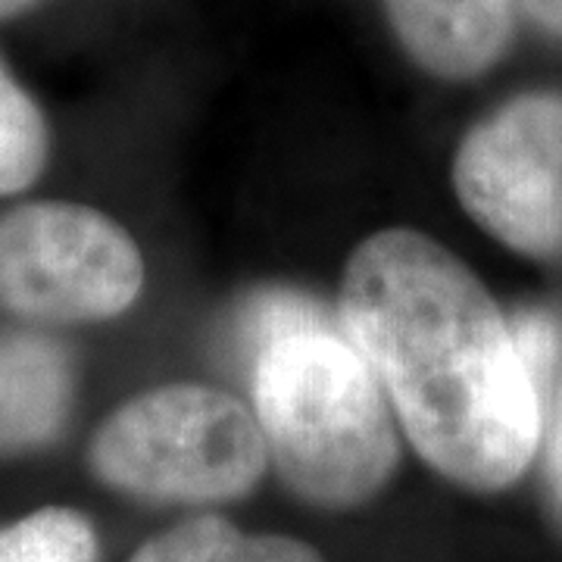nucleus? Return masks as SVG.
I'll list each match as a JSON object with an SVG mask.
<instances>
[{
	"label": "nucleus",
	"instance_id": "4",
	"mask_svg": "<svg viewBox=\"0 0 562 562\" xmlns=\"http://www.w3.org/2000/svg\"><path fill=\"white\" fill-rule=\"evenodd\" d=\"M144 284L135 241L81 203H25L0 216V306L38 322L125 313Z\"/></svg>",
	"mask_w": 562,
	"mask_h": 562
},
{
	"label": "nucleus",
	"instance_id": "5",
	"mask_svg": "<svg viewBox=\"0 0 562 562\" xmlns=\"http://www.w3.org/2000/svg\"><path fill=\"white\" fill-rule=\"evenodd\" d=\"M469 216L528 257L562 254V98L525 94L462 140L453 166Z\"/></svg>",
	"mask_w": 562,
	"mask_h": 562
},
{
	"label": "nucleus",
	"instance_id": "11",
	"mask_svg": "<svg viewBox=\"0 0 562 562\" xmlns=\"http://www.w3.org/2000/svg\"><path fill=\"white\" fill-rule=\"evenodd\" d=\"M316 328H331L328 316L319 313L316 303L291 291H266L244 310V344L250 347L254 357L272 344Z\"/></svg>",
	"mask_w": 562,
	"mask_h": 562
},
{
	"label": "nucleus",
	"instance_id": "8",
	"mask_svg": "<svg viewBox=\"0 0 562 562\" xmlns=\"http://www.w3.org/2000/svg\"><path fill=\"white\" fill-rule=\"evenodd\" d=\"M132 562H322L301 541L281 535H241L216 516H201L147 541Z\"/></svg>",
	"mask_w": 562,
	"mask_h": 562
},
{
	"label": "nucleus",
	"instance_id": "6",
	"mask_svg": "<svg viewBox=\"0 0 562 562\" xmlns=\"http://www.w3.org/2000/svg\"><path fill=\"white\" fill-rule=\"evenodd\" d=\"M384 7L413 60L441 79L484 72L513 35V0H384Z\"/></svg>",
	"mask_w": 562,
	"mask_h": 562
},
{
	"label": "nucleus",
	"instance_id": "9",
	"mask_svg": "<svg viewBox=\"0 0 562 562\" xmlns=\"http://www.w3.org/2000/svg\"><path fill=\"white\" fill-rule=\"evenodd\" d=\"M47 162V125L38 103L0 63V198L29 188Z\"/></svg>",
	"mask_w": 562,
	"mask_h": 562
},
{
	"label": "nucleus",
	"instance_id": "12",
	"mask_svg": "<svg viewBox=\"0 0 562 562\" xmlns=\"http://www.w3.org/2000/svg\"><path fill=\"white\" fill-rule=\"evenodd\" d=\"M513 335H516L525 366L531 369L535 382L541 384V391L547 394V382H550V372L557 366V350H560V335L553 322L541 313H522L513 322Z\"/></svg>",
	"mask_w": 562,
	"mask_h": 562
},
{
	"label": "nucleus",
	"instance_id": "7",
	"mask_svg": "<svg viewBox=\"0 0 562 562\" xmlns=\"http://www.w3.org/2000/svg\"><path fill=\"white\" fill-rule=\"evenodd\" d=\"M72 403V362L60 344L0 335V453H16L57 438Z\"/></svg>",
	"mask_w": 562,
	"mask_h": 562
},
{
	"label": "nucleus",
	"instance_id": "14",
	"mask_svg": "<svg viewBox=\"0 0 562 562\" xmlns=\"http://www.w3.org/2000/svg\"><path fill=\"white\" fill-rule=\"evenodd\" d=\"M38 0H0V22L10 20V16H20L29 7H35Z\"/></svg>",
	"mask_w": 562,
	"mask_h": 562
},
{
	"label": "nucleus",
	"instance_id": "2",
	"mask_svg": "<svg viewBox=\"0 0 562 562\" xmlns=\"http://www.w3.org/2000/svg\"><path fill=\"white\" fill-rule=\"evenodd\" d=\"M257 419L284 482L322 506H357L397 465L394 419L357 344L316 328L254 357Z\"/></svg>",
	"mask_w": 562,
	"mask_h": 562
},
{
	"label": "nucleus",
	"instance_id": "3",
	"mask_svg": "<svg viewBox=\"0 0 562 562\" xmlns=\"http://www.w3.org/2000/svg\"><path fill=\"white\" fill-rule=\"evenodd\" d=\"M269 460L260 419L241 401L172 384L147 391L103 422L91 465L103 482L150 501L241 497Z\"/></svg>",
	"mask_w": 562,
	"mask_h": 562
},
{
	"label": "nucleus",
	"instance_id": "13",
	"mask_svg": "<svg viewBox=\"0 0 562 562\" xmlns=\"http://www.w3.org/2000/svg\"><path fill=\"white\" fill-rule=\"evenodd\" d=\"M547 479H550L553 501L562 513V387L553 406V419H550V438H547Z\"/></svg>",
	"mask_w": 562,
	"mask_h": 562
},
{
	"label": "nucleus",
	"instance_id": "1",
	"mask_svg": "<svg viewBox=\"0 0 562 562\" xmlns=\"http://www.w3.org/2000/svg\"><path fill=\"white\" fill-rule=\"evenodd\" d=\"M341 310L425 462L472 491L522 475L541 443L547 394L513 322L450 250L409 228L369 238L350 257Z\"/></svg>",
	"mask_w": 562,
	"mask_h": 562
},
{
	"label": "nucleus",
	"instance_id": "10",
	"mask_svg": "<svg viewBox=\"0 0 562 562\" xmlns=\"http://www.w3.org/2000/svg\"><path fill=\"white\" fill-rule=\"evenodd\" d=\"M0 562H98V538L79 513L41 509L0 531Z\"/></svg>",
	"mask_w": 562,
	"mask_h": 562
}]
</instances>
